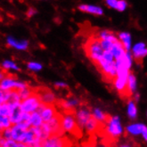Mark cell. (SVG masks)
I'll use <instances>...</instances> for the list:
<instances>
[{"mask_svg":"<svg viewBox=\"0 0 147 147\" xmlns=\"http://www.w3.org/2000/svg\"><path fill=\"white\" fill-rule=\"evenodd\" d=\"M136 77L132 72H129L128 75V79H127V88L128 91L130 93V94L133 96V93L136 90Z\"/></svg>","mask_w":147,"mask_h":147,"instance_id":"ffe728a7","label":"cell"},{"mask_svg":"<svg viewBox=\"0 0 147 147\" xmlns=\"http://www.w3.org/2000/svg\"><path fill=\"white\" fill-rule=\"evenodd\" d=\"M63 127L65 131L71 133L76 138H81L83 136L82 129L78 125L75 116L63 114Z\"/></svg>","mask_w":147,"mask_h":147,"instance_id":"3957f363","label":"cell"},{"mask_svg":"<svg viewBox=\"0 0 147 147\" xmlns=\"http://www.w3.org/2000/svg\"><path fill=\"white\" fill-rule=\"evenodd\" d=\"M55 88L57 89H59V88H68V86L63 82H57L55 84Z\"/></svg>","mask_w":147,"mask_h":147,"instance_id":"f1b7e54d","label":"cell"},{"mask_svg":"<svg viewBox=\"0 0 147 147\" xmlns=\"http://www.w3.org/2000/svg\"><path fill=\"white\" fill-rule=\"evenodd\" d=\"M142 135H143V136H144V139L147 141V127H144V129L143 130V133H142Z\"/></svg>","mask_w":147,"mask_h":147,"instance_id":"f546056e","label":"cell"},{"mask_svg":"<svg viewBox=\"0 0 147 147\" xmlns=\"http://www.w3.org/2000/svg\"><path fill=\"white\" fill-rule=\"evenodd\" d=\"M2 67L3 69H5V71L8 70H13V71H20V68L19 66L17 65L14 62L10 61V60H6L2 63Z\"/></svg>","mask_w":147,"mask_h":147,"instance_id":"7402d4cb","label":"cell"},{"mask_svg":"<svg viewBox=\"0 0 147 147\" xmlns=\"http://www.w3.org/2000/svg\"><path fill=\"white\" fill-rule=\"evenodd\" d=\"M8 105V103H7ZM10 107V119L13 125H16L20 122L21 118L22 116L23 111L21 108V103H14V105H9Z\"/></svg>","mask_w":147,"mask_h":147,"instance_id":"ba28073f","label":"cell"},{"mask_svg":"<svg viewBox=\"0 0 147 147\" xmlns=\"http://www.w3.org/2000/svg\"><path fill=\"white\" fill-rule=\"evenodd\" d=\"M35 89L42 103H45L47 105H55L56 103L57 100L55 96V94L49 88H45V86H40V88H37Z\"/></svg>","mask_w":147,"mask_h":147,"instance_id":"5b68a950","label":"cell"},{"mask_svg":"<svg viewBox=\"0 0 147 147\" xmlns=\"http://www.w3.org/2000/svg\"><path fill=\"white\" fill-rule=\"evenodd\" d=\"M84 51L94 65L98 63V61L103 55V53H105V50L102 49L99 39L96 37L94 34L91 35L88 38V40L85 42Z\"/></svg>","mask_w":147,"mask_h":147,"instance_id":"6da1fadb","label":"cell"},{"mask_svg":"<svg viewBox=\"0 0 147 147\" xmlns=\"http://www.w3.org/2000/svg\"><path fill=\"white\" fill-rule=\"evenodd\" d=\"M120 147H132V146L129 145V144H123V145H121Z\"/></svg>","mask_w":147,"mask_h":147,"instance_id":"1f68e13d","label":"cell"},{"mask_svg":"<svg viewBox=\"0 0 147 147\" xmlns=\"http://www.w3.org/2000/svg\"><path fill=\"white\" fill-rule=\"evenodd\" d=\"M91 116H92V113H90V112L86 109H81L79 111H77V113L75 115V119L77 120L78 125L80 126V127L82 130H83V128H85L86 123H88Z\"/></svg>","mask_w":147,"mask_h":147,"instance_id":"9c48e42d","label":"cell"},{"mask_svg":"<svg viewBox=\"0 0 147 147\" xmlns=\"http://www.w3.org/2000/svg\"><path fill=\"white\" fill-rule=\"evenodd\" d=\"M37 111L41 115V118L43 119V121H44V123L48 122L49 120H51L58 113V111H56L55 105H47L42 102L40 106L38 107V109L37 110Z\"/></svg>","mask_w":147,"mask_h":147,"instance_id":"8992f818","label":"cell"},{"mask_svg":"<svg viewBox=\"0 0 147 147\" xmlns=\"http://www.w3.org/2000/svg\"><path fill=\"white\" fill-rule=\"evenodd\" d=\"M30 123L31 127H39L43 125L44 121H43V119L41 118V115L38 111H35L30 114Z\"/></svg>","mask_w":147,"mask_h":147,"instance_id":"9a60e30c","label":"cell"},{"mask_svg":"<svg viewBox=\"0 0 147 147\" xmlns=\"http://www.w3.org/2000/svg\"><path fill=\"white\" fill-rule=\"evenodd\" d=\"M5 103L8 105H14V103H21L22 100L20 98V96L17 91H10V92H5Z\"/></svg>","mask_w":147,"mask_h":147,"instance_id":"7c38bea8","label":"cell"},{"mask_svg":"<svg viewBox=\"0 0 147 147\" xmlns=\"http://www.w3.org/2000/svg\"><path fill=\"white\" fill-rule=\"evenodd\" d=\"M118 38L119 39V41L121 42V44L123 45L125 50L127 52L129 47L131 46V38H130V35H129L128 33H126V32H122V33H119L118 34Z\"/></svg>","mask_w":147,"mask_h":147,"instance_id":"2e32d148","label":"cell"},{"mask_svg":"<svg viewBox=\"0 0 147 147\" xmlns=\"http://www.w3.org/2000/svg\"><path fill=\"white\" fill-rule=\"evenodd\" d=\"M5 92H4L1 88H0V106L5 102Z\"/></svg>","mask_w":147,"mask_h":147,"instance_id":"83f0119b","label":"cell"},{"mask_svg":"<svg viewBox=\"0 0 147 147\" xmlns=\"http://www.w3.org/2000/svg\"><path fill=\"white\" fill-rule=\"evenodd\" d=\"M13 124L10 119V117L0 113V131H4L5 129L12 127Z\"/></svg>","mask_w":147,"mask_h":147,"instance_id":"e0dca14e","label":"cell"},{"mask_svg":"<svg viewBox=\"0 0 147 147\" xmlns=\"http://www.w3.org/2000/svg\"><path fill=\"white\" fill-rule=\"evenodd\" d=\"M15 75L9 74L5 78V79L0 81V88H1L4 92H10V91H20L25 88L29 86L28 84L25 82L19 81L16 79Z\"/></svg>","mask_w":147,"mask_h":147,"instance_id":"7a4b0ae2","label":"cell"},{"mask_svg":"<svg viewBox=\"0 0 147 147\" xmlns=\"http://www.w3.org/2000/svg\"><path fill=\"white\" fill-rule=\"evenodd\" d=\"M7 44L18 50H26L28 48L29 42L27 40H17L13 37H7Z\"/></svg>","mask_w":147,"mask_h":147,"instance_id":"30bf717a","label":"cell"},{"mask_svg":"<svg viewBox=\"0 0 147 147\" xmlns=\"http://www.w3.org/2000/svg\"><path fill=\"white\" fill-rule=\"evenodd\" d=\"M136 113H137V111H136V103L135 102L131 99L128 101V107H127V114L128 116L130 117L132 119L136 118Z\"/></svg>","mask_w":147,"mask_h":147,"instance_id":"44dd1931","label":"cell"},{"mask_svg":"<svg viewBox=\"0 0 147 147\" xmlns=\"http://www.w3.org/2000/svg\"><path fill=\"white\" fill-rule=\"evenodd\" d=\"M11 130H12V140L17 142V143H20L21 139L23 136V134L25 133V129H23L21 126H19L18 124L16 125H13L11 127Z\"/></svg>","mask_w":147,"mask_h":147,"instance_id":"8fae6325","label":"cell"},{"mask_svg":"<svg viewBox=\"0 0 147 147\" xmlns=\"http://www.w3.org/2000/svg\"><path fill=\"white\" fill-rule=\"evenodd\" d=\"M35 92H36L35 88H30V86H27V88H25L18 91V94H19V96H20L21 100L23 101L25 99L29 98L30 96H32V94Z\"/></svg>","mask_w":147,"mask_h":147,"instance_id":"d6986e66","label":"cell"},{"mask_svg":"<svg viewBox=\"0 0 147 147\" xmlns=\"http://www.w3.org/2000/svg\"><path fill=\"white\" fill-rule=\"evenodd\" d=\"M27 67L29 70L33 71H40L42 69V65L36 62H30L27 64Z\"/></svg>","mask_w":147,"mask_h":147,"instance_id":"603a6c76","label":"cell"},{"mask_svg":"<svg viewBox=\"0 0 147 147\" xmlns=\"http://www.w3.org/2000/svg\"><path fill=\"white\" fill-rule=\"evenodd\" d=\"M107 4V5H109L110 7L114 8V9L122 12L126 9L127 7V2L126 1H122V0H119V1H117V0H107L105 2Z\"/></svg>","mask_w":147,"mask_h":147,"instance_id":"5bb4252c","label":"cell"},{"mask_svg":"<svg viewBox=\"0 0 147 147\" xmlns=\"http://www.w3.org/2000/svg\"><path fill=\"white\" fill-rule=\"evenodd\" d=\"M2 135H3V138L5 140H12V130L11 127L5 129L4 131H2Z\"/></svg>","mask_w":147,"mask_h":147,"instance_id":"d4e9b609","label":"cell"},{"mask_svg":"<svg viewBox=\"0 0 147 147\" xmlns=\"http://www.w3.org/2000/svg\"><path fill=\"white\" fill-rule=\"evenodd\" d=\"M79 9L82 12L89 13L94 15H102L103 13L102 8L94 5H80L79 6Z\"/></svg>","mask_w":147,"mask_h":147,"instance_id":"4fadbf2b","label":"cell"},{"mask_svg":"<svg viewBox=\"0 0 147 147\" xmlns=\"http://www.w3.org/2000/svg\"><path fill=\"white\" fill-rule=\"evenodd\" d=\"M40 105H41V101L37 93L35 92L29 98L21 102V108L23 112H27V113L31 114L33 112L37 111Z\"/></svg>","mask_w":147,"mask_h":147,"instance_id":"277c9868","label":"cell"},{"mask_svg":"<svg viewBox=\"0 0 147 147\" xmlns=\"http://www.w3.org/2000/svg\"><path fill=\"white\" fill-rule=\"evenodd\" d=\"M7 75H8L7 71L3 69V67H0V81H2Z\"/></svg>","mask_w":147,"mask_h":147,"instance_id":"484cf974","label":"cell"},{"mask_svg":"<svg viewBox=\"0 0 147 147\" xmlns=\"http://www.w3.org/2000/svg\"><path fill=\"white\" fill-rule=\"evenodd\" d=\"M0 113H2L4 115H7L9 116L10 114V107H9V105H7V103H3V105L0 106Z\"/></svg>","mask_w":147,"mask_h":147,"instance_id":"cb8c5ba5","label":"cell"},{"mask_svg":"<svg viewBox=\"0 0 147 147\" xmlns=\"http://www.w3.org/2000/svg\"><path fill=\"white\" fill-rule=\"evenodd\" d=\"M2 140H3V135H2V132L0 131V144H1Z\"/></svg>","mask_w":147,"mask_h":147,"instance_id":"4dcf8cb0","label":"cell"},{"mask_svg":"<svg viewBox=\"0 0 147 147\" xmlns=\"http://www.w3.org/2000/svg\"><path fill=\"white\" fill-rule=\"evenodd\" d=\"M36 13H37V10L34 7H30L27 11V16L29 17V18L30 17H32L34 14H36Z\"/></svg>","mask_w":147,"mask_h":147,"instance_id":"4316f807","label":"cell"},{"mask_svg":"<svg viewBox=\"0 0 147 147\" xmlns=\"http://www.w3.org/2000/svg\"><path fill=\"white\" fill-rule=\"evenodd\" d=\"M147 55V48L144 43L136 44L133 48V57L137 64L143 63L144 58Z\"/></svg>","mask_w":147,"mask_h":147,"instance_id":"52a82bcc","label":"cell"},{"mask_svg":"<svg viewBox=\"0 0 147 147\" xmlns=\"http://www.w3.org/2000/svg\"><path fill=\"white\" fill-rule=\"evenodd\" d=\"M144 127L145 126L144 124H133L127 127V131L132 135H138L143 133Z\"/></svg>","mask_w":147,"mask_h":147,"instance_id":"ac0fdd59","label":"cell"}]
</instances>
